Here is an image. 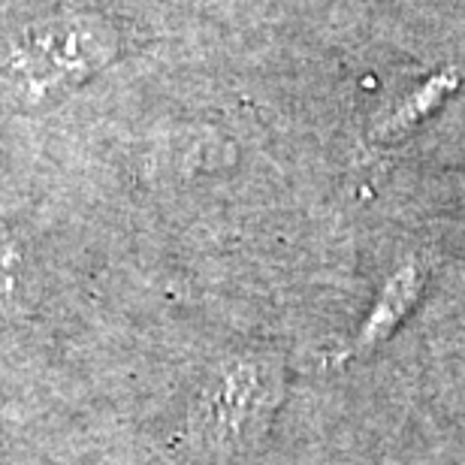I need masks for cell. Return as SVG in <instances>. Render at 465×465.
Listing matches in <instances>:
<instances>
[{"instance_id": "1", "label": "cell", "mask_w": 465, "mask_h": 465, "mask_svg": "<svg viewBox=\"0 0 465 465\" xmlns=\"http://www.w3.org/2000/svg\"><path fill=\"white\" fill-rule=\"evenodd\" d=\"M423 282H426V272L417 263H408V266L399 269V272L387 282L384 291H381L375 309L369 312V318L360 327L357 339H353L351 348L341 353V362L369 357L371 351L384 345V341L402 327L408 312H411L417 305V300H420Z\"/></svg>"}, {"instance_id": "2", "label": "cell", "mask_w": 465, "mask_h": 465, "mask_svg": "<svg viewBox=\"0 0 465 465\" xmlns=\"http://www.w3.org/2000/svg\"><path fill=\"white\" fill-rule=\"evenodd\" d=\"M448 91H450V82H432V85L426 88L420 97L411 100L405 109H399V113L387 121L384 130H381V139H396V136H402L405 130H411L417 124V118H423L426 113H430V109L439 104Z\"/></svg>"}]
</instances>
